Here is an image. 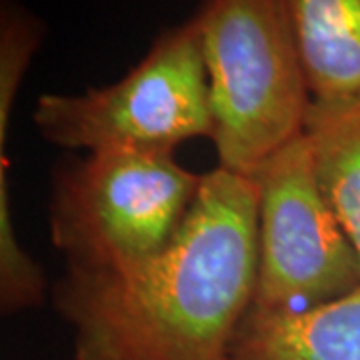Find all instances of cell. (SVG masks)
Here are the masks:
<instances>
[{
  "mask_svg": "<svg viewBox=\"0 0 360 360\" xmlns=\"http://www.w3.org/2000/svg\"><path fill=\"white\" fill-rule=\"evenodd\" d=\"M257 276V180L214 168L160 252L124 270H68L56 304L77 360H226Z\"/></svg>",
  "mask_w": 360,
  "mask_h": 360,
  "instance_id": "6da1fadb",
  "label": "cell"
},
{
  "mask_svg": "<svg viewBox=\"0 0 360 360\" xmlns=\"http://www.w3.org/2000/svg\"><path fill=\"white\" fill-rule=\"evenodd\" d=\"M219 168L255 179L304 134L310 90L286 0H205L194 14Z\"/></svg>",
  "mask_w": 360,
  "mask_h": 360,
  "instance_id": "7a4b0ae2",
  "label": "cell"
},
{
  "mask_svg": "<svg viewBox=\"0 0 360 360\" xmlns=\"http://www.w3.org/2000/svg\"><path fill=\"white\" fill-rule=\"evenodd\" d=\"M202 174L174 150H96L56 182L52 243L77 272H112L155 257L186 219Z\"/></svg>",
  "mask_w": 360,
  "mask_h": 360,
  "instance_id": "3957f363",
  "label": "cell"
},
{
  "mask_svg": "<svg viewBox=\"0 0 360 360\" xmlns=\"http://www.w3.org/2000/svg\"><path fill=\"white\" fill-rule=\"evenodd\" d=\"M34 124L52 144L77 150H174L212 134L208 80L194 16L162 30L122 78L80 94H42Z\"/></svg>",
  "mask_w": 360,
  "mask_h": 360,
  "instance_id": "277c9868",
  "label": "cell"
},
{
  "mask_svg": "<svg viewBox=\"0 0 360 360\" xmlns=\"http://www.w3.org/2000/svg\"><path fill=\"white\" fill-rule=\"evenodd\" d=\"M255 309L302 310L360 288V260L322 193L307 134L260 168Z\"/></svg>",
  "mask_w": 360,
  "mask_h": 360,
  "instance_id": "5b68a950",
  "label": "cell"
},
{
  "mask_svg": "<svg viewBox=\"0 0 360 360\" xmlns=\"http://www.w3.org/2000/svg\"><path fill=\"white\" fill-rule=\"evenodd\" d=\"M226 360H360V288L302 310L250 307Z\"/></svg>",
  "mask_w": 360,
  "mask_h": 360,
  "instance_id": "8992f818",
  "label": "cell"
},
{
  "mask_svg": "<svg viewBox=\"0 0 360 360\" xmlns=\"http://www.w3.org/2000/svg\"><path fill=\"white\" fill-rule=\"evenodd\" d=\"M312 108L360 103V0H286Z\"/></svg>",
  "mask_w": 360,
  "mask_h": 360,
  "instance_id": "52a82bcc",
  "label": "cell"
},
{
  "mask_svg": "<svg viewBox=\"0 0 360 360\" xmlns=\"http://www.w3.org/2000/svg\"><path fill=\"white\" fill-rule=\"evenodd\" d=\"M304 134L322 193L360 260V103L338 110L310 106Z\"/></svg>",
  "mask_w": 360,
  "mask_h": 360,
  "instance_id": "ba28073f",
  "label": "cell"
},
{
  "mask_svg": "<svg viewBox=\"0 0 360 360\" xmlns=\"http://www.w3.org/2000/svg\"><path fill=\"white\" fill-rule=\"evenodd\" d=\"M44 26L14 0H2L0 8V155L6 148L14 101L34 52L40 49Z\"/></svg>",
  "mask_w": 360,
  "mask_h": 360,
  "instance_id": "9c48e42d",
  "label": "cell"
},
{
  "mask_svg": "<svg viewBox=\"0 0 360 360\" xmlns=\"http://www.w3.org/2000/svg\"><path fill=\"white\" fill-rule=\"evenodd\" d=\"M44 274L14 231L8 162L6 156H0V307L8 314L34 309L44 300Z\"/></svg>",
  "mask_w": 360,
  "mask_h": 360,
  "instance_id": "30bf717a",
  "label": "cell"
}]
</instances>
